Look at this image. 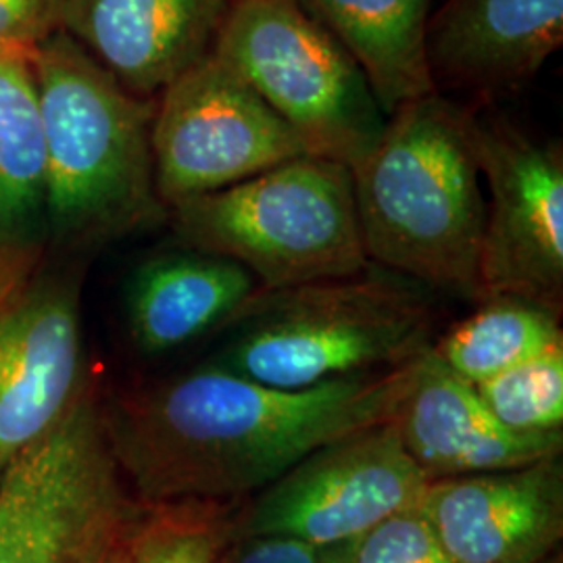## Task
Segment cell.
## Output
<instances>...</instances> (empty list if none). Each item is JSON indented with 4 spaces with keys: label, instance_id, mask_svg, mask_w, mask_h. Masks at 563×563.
<instances>
[{
    "label": "cell",
    "instance_id": "6da1fadb",
    "mask_svg": "<svg viewBox=\"0 0 563 563\" xmlns=\"http://www.w3.org/2000/svg\"><path fill=\"white\" fill-rule=\"evenodd\" d=\"M418 362L302 390L205 362L102 405V422L142 504L249 499L325 444L393 422Z\"/></svg>",
    "mask_w": 563,
    "mask_h": 563
},
{
    "label": "cell",
    "instance_id": "7a4b0ae2",
    "mask_svg": "<svg viewBox=\"0 0 563 563\" xmlns=\"http://www.w3.org/2000/svg\"><path fill=\"white\" fill-rule=\"evenodd\" d=\"M351 178L372 265L434 292L484 301L486 199L470 111L439 92L405 102Z\"/></svg>",
    "mask_w": 563,
    "mask_h": 563
},
{
    "label": "cell",
    "instance_id": "3957f363",
    "mask_svg": "<svg viewBox=\"0 0 563 563\" xmlns=\"http://www.w3.org/2000/svg\"><path fill=\"white\" fill-rule=\"evenodd\" d=\"M32 63L55 234L88 244L162 222L151 148L157 101L128 92L63 32L36 44Z\"/></svg>",
    "mask_w": 563,
    "mask_h": 563
},
{
    "label": "cell",
    "instance_id": "277c9868",
    "mask_svg": "<svg viewBox=\"0 0 563 563\" xmlns=\"http://www.w3.org/2000/svg\"><path fill=\"white\" fill-rule=\"evenodd\" d=\"M209 360L255 383L302 390L420 360L437 342V292L369 265L349 278L260 288Z\"/></svg>",
    "mask_w": 563,
    "mask_h": 563
},
{
    "label": "cell",
    "instance_id": "5b68a950",
    "mask_svg": "<svg viewBox=\"0 0 563 563\" xmlns=\"http://www.w3.org/2000/svg\"><path fill=\"white\" fill-rule=\"evenodd\" d=\"M180 241L249 269L263 290L349 278L363 249L351 169L305 155L167 209Z\"/></svg>",
    "mask_w": 563,
    "mask_h": 563
},
{
    "label": "cell",
    "instance_id": "8992f818",
    "mask_svg": "<svg viewBox=\"0 0 563 563\" xmlns=\"http://www.w3.org/2000/svg\"><path fill=\"white\" fill-rule=\"evenodd\" d=\"M213 55L297 132L309 155L351 169L383 139L388 115L360 63L297 0H234Z\"/></svg>",
    "mask_w": 563,
    "mask_h": 563
},
{
    "label": "cell",
    "instance_id": "52a82bcc",
    "mask_svg": "<svg viewBox=\"0 0 563 563\" xmlns=\"http://www.w3.org/2000/svg\"><path fill=\"white\" fill-rule=\"evenodd\" d=\"M130 507L86 384L0 478V563H86Z\"/></svg>",
    "mask_w": 563,
    "mask_h": 563
},
{
    "label": "cell",
    "instance_id": "ba28073f",
    "mask_svg": "<svg viewBox=\"0 0 563 563\" xmlns=\"http://www.w3.org/2000/svg\"><path fill=\"white\" fill-rule=\"evenodd\" d=\"M151 148L165 209L309 155L297 132L213 53L163 90Z\"/></svg>",
    "mask_w": 563,
    "mask_h": 563
},
{
    "label": "cell",
    "instance_id": "9c48e42d",
    "mask_svg": "<svg viewBox=\"0 0 563 563\" xmlns=\"http://www.w3.org/2000/svg\"><path fill=\"white\" fill-rule=\"evenodd\" d=\"M430 478L395 423L325 444L242 504L239 537H288L318 549L360 541L420 504Z\"/></svg>",
    "mask_w": 563,
    "mask_h": 563
},
{
    "label": "cell",
    "instance_id": "30bf717a",
    "mask_svg": "<svg viewBox=\"0 0 563 563\" xmlns=\"http://www.w3.org/2000/svg\"><path fill=\"white\" fill-rule=\"evenodd\" d=\"M488 186L481 249L486 297H516L563 313V151L504 120L470 111Z\"/></svg>",
    "mask_w": 563,
    "mask_h": 563
},
{
    "label": "cell",
    "instance_id": "8fae6325",
    "mask_svg": "<svg viewBox=\"0 0 563 563\" xmlns=\"http://www.w3.org/2000/svg\"><path fill=\"white\" fill-rule=\"evenodd\" d=\"M84 386L76 286L34 280V249L0 241V478Z\"/></svg>",
    "mask_w": 563,
    "mask_h": 563
},
{
    "label": "cell",
    "instance_id": "7c38bea8",
    "mask_svg": "<svg viewBox=\"0 0 563 563\" xmlns=\"http://www.w3.org/2000/svg\"><path fill=\"white\" fill-rule=\"evenodd\" d=\"M418 511L451 563H543L563 539V455L430 481Z\"/></svg>",
    "mask_w": 563,
    "mask_h": 563
},
{
    "label": "cell",
    "instance_id": "4fadbf2b",
    "mask_svg": "<svg viewBox=\"0 0 563 563\" xmlns=\"http://www.w3.org/2000/svg\"><path fill=\"white\" fill-rule=\"evenodd\" d=\"M234 0H67L60 32L146 101L213 53Z\"/></svg>",
    "mask_w": 563,
    "mask_h": 563
},
{
    "label": "cell",
    "instance_id": "5bb4252c",
    "mask_svg": "<svg viewBox=\"0 0 563 563\" xmlns=\"http://www.w3.org/2000/svg\"><path fill=\"white\" fill-rule=\"evenodd\" d=\"M563 44V0H446L426 27L434 92L493 97L532 80Z\"/></svg>",
    "mask_w": 563,
    "mask_h": 563
},
{
    "label": "cell",
    "instance_id": "9a60e30c",
    "mask_svg": "<svg viewBox=\"0 0 563 563\" xmlns=\"http://www.w3.org/2000/svg\"><path fill=\"white\" fill-rule=\"evenodd\" d=\"M405 451L430 481L523 467L563 453V432L516 434L497 422L476 386L430 349L393 416Z\"/></svg>",
    "mask_w": 563,
    "mask_h": 563
},
{
    "label": "cell",
    "instance_id": "2e32d148",
    "mask_svg": "<svg viewBox=\"0 0 563 563\" xmlns=\"http://www.w3.org/2000/svg\"><path fill=\"white\" fill-rule=\"evenodd\" d=\"M260 290L241 263L188 249L144 263L125 297L130 339L146 355L222 328Z\"/></svg>",
    "mask_w": 563,
    "mask_h": 563
},
{
    "label": "cell",
    "instance_id": "e0dca14e",
    "mask_svg": "<svg viewBox=\"0 0 563 563\" xmlns=\"http://www.w3.org/2000/svg\"><path fill=\"white\" fill-rule=\"evenodd\" d=\"M360 63L386 115L434 92L426 67L432 0H297Z\"/></svg>",
    "mask_w": 563,
    "mask_h": 563
},
{
    "label": "cell",
    "instance_id": "ac0fdd59",
    "mask_svg": "<svg viewBox=\"0 0 563 563\" xmlns=\"http://www.w3.org/2000/svg\"><path fill=\"white\" fill-rule=\"evenodd\" d=\"M46 197V146L32 48L0 46V241L21 242Z\"/></svg>",
    "mask_w": 563,
    "mask_h": 563
},
{
    "label": "cell",
    "instance_id": "d6986e66",
    "mask_svg": "<svg viewBox=\"0 0 563 563\" xmlns=\"http://www.w3.org/2000/svg\"><path fill=\"white\" fill-rule=\"evenodd\" d=\"M555 346H563L562 316L516 297H486L472 316L439 336L432 351L476 386Z\"/></svg>",
    "mask_w": 563,
    "mask_h": 563
},
{
    "label": "cell",
    "instance_id": "ffe728a7",
    "mask_svg": "<svg viewBox=\"0 0 563 563\" xmlns=\"http://www.w3.org/2000/svg\"><path fill=\"white\" fill-rule=\"evenodd\" d=\"M246 499H181L136 509L130 563H220Z\"/></svg>",
    "mask_w": 563,
    "mask_h": 563
},
{
    "label": "cell",
    "instance_id": "44dd1931",
    "mask_svg": "<svg viewBox=\"0 0 563 563\" xmlns=\"http://www.w3.org/2000/svg\"><path fill=\"white\" fill-rule=\"evenodd\" d=\"M490 416L516 434L563 432V346L476 384Z\"/></svg>",
    "mask_w": 563,
    "mask_h": 563
},
{
    "label": "cell",
    "instance_id": "7402d4cb",
    "mask_svg": "<svg viewBox=\"0 0 563 563\" xmlns=\"http://www.w3.org/2000/svg\"><path fill=\"white\" fill-rule=\"evenodd\" d=\"M351 563H451L418 507L376 526L353 544Z\"/></svg>",
    "mask_w": 563,
    "mask_h": 563
},
{
    "label": "cell",
    "instance_id": "603a6c76",
    "mask_svg": "<svg viewBox=\"0 0 563 563\" xmlns=\"http://www.w3.org/2000/svg\"><path fill=\"white\" fill-rule=\"evenodd\" d=\"M67 0H0V46L34 48L60 32Z\"/></svg>",
    "mask_w": 563,
    "mask_h": 563
},
{
    "label": "cell",
    "instance_id": "cb8c5ba5",
    "mask_svg": "<svg viewBox=\"0 0 563 563\" xmlns=\"http://www.w3.org/2000/svg\"><path fill=\"white\" fill-rule=\"evenodd\" d=\"M323 549L288 537H236L220 563H320Z\"/></svg>",
    "mask_w": 563,
    "mask_h": 563
},
{
    "label": "cell",
    "instance_id": "d4e9b609",
    "mask_svg": "<svg viewBox=\"0 0 563 563\" xmlns=\"http://www.w3.org/2000/svg\"><path fill=\"white\" fill-rule=\"evenodd\" d=\"M139 507H130L120 522L111 528V532L102 539L95 553L86 563H130V543H132V526Z\"/></svg>",
    "mask_w": 563,
    "mask_h": 563
},
{
    "label": "cell",
    "instance_id": "484cf974",
    "mask_svg": "<svg viewBox=\"0 0 563 563\" xmlns=\"http://www.w3.org/2000/svg\"><path fill=\"white\" fill-rule=\"evenodd\" d=\"M353 543L339 544V547H330L323 549V558L320 563H351L353 558Z\"/></svg>",
    "mask_w": 563,
    "mask_h": 563
},
{
    "label": "cell",
    "instance_id": "4316f807",
    "mask_svg": "<svg viewBox=\"0 0 563 563\" xmlns=\"http://www.w3.org/2000/svg\"><path fill=\"white\" fill-rule=\"evenodd\" d=\"M543 563H563L562 555H560V553H555L553 558H549V560H547V562Z\"/></svg>",
    "mask_w": 563,
    "mask_h": 563
}]
</instances>
